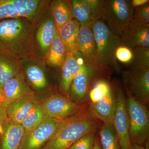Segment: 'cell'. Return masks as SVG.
<instances>
[{"instance_id": "cell-1", "label": "cell", "mask_w": 149, "mask_h": 149, "mask_svg": "<svg viewBox=\"0 0 149 149\" xmlns=\"http://www.w3.org/2000/svg\"><path fill=\"white\" fill-rule=\"evenodd\" d=\"M34 24L27 19L0 20V53L20 60L34 56Z\"/></svg>"}, {"instance_id": "cell-2", "label": "cell", "mask_w": 149, "mask_h": 149, "mask_svg": "<svg viewBox=\"0 0 149 149\" xmlns=\"http://www.w3.org/2000/svg\"><path fill=\"white\" fill-rule=\"evenodd\" d=\"M98 127L97 120L83 107L76 114L63 120L43 149H68L77 139L96 131Z\"/></svg>"}, {"instance_id": "cell-3", "label": "cell", "mask_w": 149, "mask_h": 149, "mask_svg": "<svg viewBox=\"0 0 149 149\" xmlns=\"http://www.w3.org/2000/svg\"><path fill=\"white\" fill-rule=\"evenodd\" d=\"M92 27L96 44L97 67L101 70L112 67L118 71L115 52L122 44L120 37L112 32L101 19L93 22Z\"/></svg>"}, {"instance_id": "cell-4", "label": "cell", "mask_w": 149, "mask_h": 149, "mask_svg": "<svg viewBox=\"0 0 149 149\" xmlns=\"http://www.w3.org/2000/svg\"><path fill=\"white\" fill-rule=\"evenodd\" d=\"M133 9L130 0H99L98 19L120 36L131 23Z\"/></svg>"}, {"instance_id": "cell-5", "label": "cell", "mask_w": 149, "mask_h": 149, "mask_svg": "<svg viewBox=\"0 0 149 149\" xmlns=\"http://www.w3.org/2000/svg\"><path fill=\"white\" fill-rule=\"evenodd\" d=\"M128 93L125 106L129 123V136L131 144L143 146L149 139V113L146 106Z\"/></svg>"}, {"instance_id": "cell-6", "label": "cell", "mask_w": 149, "mask_h": 149, "mask_svg": "<svg viewBox=\"0 0 149 149\" xmlns=\"http://www.w3.org/2000/svg\"><path fill=\"white\" fill-rule=\"evenodd\" d=\"M49 1L34 23L33 43L34 56L45 61L55 36L56 27L49 7Z\"/></svg>"}, {"instance_id": "cell-7", "label": "cell", "mask_w": 149, "mask_h": 149, "mask_svg": "<svg viewBox=\"0 0 149 149\" xmlns=\"http://www.w3.org/2000/svg\"><path fill=\"white\" fill-rule=\"evenodd\" d=\"M127 93L147 106L149 102V68H129L122 74Z\"/></svg>"}, {"instance_id": "cell-8", "label": "cell", "mask_w": 149, "mask_h": 149, "mask_svg": "<svg viewBox=\"0 0 149 149\" xmlns=\"http://www.w3.org/2000/svg\"><path fill=\"white\" fill-rule=\"evenodd\" d=\"M63 120L48 117L28 134L24 135L20 149H43Z\"/></svg>"}, {"instance_id": "cell-9", "label": "cell", "mask_w": 149, "mask_h": 149, "mask_svg": "<svg viewBox=\"0 0 149 149\" xmlns=\"http://www.w3.org/2000/svg\"><path fill=\"white\" fill-rule=\"evenodd\" d=\"M116 107L112 123L117 135L121 149H131L132 144L129 136V123L125 106V98L122 89L116 88Z\"/></svg>"}, {"instance_id": "cell-10", "label": "cell", "mask_w": 149, "mask_h": 149, "mask_svg": "<svg viewBox=\"0 0 149 149\" xmlns=\"http://www.w3.org/2000/svg\"><path fill=\"white\" fill-rule=\"evenodd\" d=\"M49 117L64 120L76 114L83 107L65 96L54 93L42 102Z\"/></svg>"}, {"instance_id": "cell-11", "label": "cell", "mask_w": 149, "mask_h": 149, "mask_svg": "<svg viewBox=\"0 0 149 149\" xmlns=\"http://www.w3.org/2000/svg\"><path fill=\"white\" fill-rule=\"evenodd\" d=\"M20 67L28 83L36 91L44 90L49 86L45 72V61L35 56H29L19 60Z\"/></svg>"}, {"instance_id": "cell-12", "label": "cell", "mask_w": 149, "mask_h": 149, "mask_svg": "<svg viewBox=\"0 0 149 149\" xmlns=\"http://www.w3.org/2000/svg\"><path fill=\"white\" fill-rule=\"evenodd\" d=\"M101 71L97 68L85 64L83 69L72 80L70 87L68 97L81 105L88 97L91 85Z\"/></svg>"}, {"instance_id": "cell-13", "label": "cell", "mask_w": 149, "mask_h": 149, "mask_svg": "<svg viewBox=\"0 0 149 149\" xmlns=\"http://www.w3.org/2000/svg\"><path fill=\"white\" fill-rule=\"evenodd\" d=\"M92 23L80 25L77 37V47L86 65L98 68Z\"/></svg>"}, {"instance_id": "cell-14", "label": "cell", "mask_w": 149, "mask_h": 149, "mask_svg": "<svg viewBox=\"0 0 149 149\" xmlns=\"http://www.w3.org/2000/svg\"><path fill=\"white\" fill-rule=\"evenodd\" d=\"M85 64L83 57L78 52L74 56L68 54L64 63L61 67L60 89L62 93L68 97L72 80L83 69Z\"/></svg>"}, {"instance_id": "cell-15", "label": "cell", "mask_w": 149, "mask_h": 149, "mask_svg": "<svg viewBox=\"0 0 149 149\" xmlns=\"http://www.w3.org/2000/svg\"><path fill=\"white\" fill-rule=\"evenodd\" d=\"M119 37L122 45L132 49L136 47L149 48V24L131 22Z\"/></svg>"}, {"instance_id": "cell-16", "label": "cell", "mask_w": 149, "mask_h": 149, "mask_svg": "<svg viewBox=\"0 0 149 149\" xmlns=\"http://www.w3.org/2000/svg\"><path fill=\"white\" fill-rule=\"evenodd\" d=\"M99 0H71L70 7L72 19L80 25L92 23L98 19L97 10Z\"/></svg>"}, {"instance_id": "cell-17", "label": "cell", "mask_w": 149, "mask_h": 149, "mask_svg": "<svg viewBox=\"0 0 149 149\" xmlns=\"http://www.w3.org/2000/svg\"><path fill=\"white\" fill-rule=\"evenodd\" d=\"M2 90L6 102L8 104L24 96L35 95L25 80L22 70L16 76L5 83Z\"/></svg>"}, {"instance_id": "cell-18", "label": "cell", "mask_w": 149, "mask_h": 149, "mask_svg": "<svg viewBox=\"0 0 149 149\" xmlns=\"http://www.w3.org/2000/svg\"><path fill=\"white\" fill-rule=\"evenodd\" d=\"M40 101L34 95L24 96L8 104L7 113L9 119L16 124L21 125Z\"/></svg>"}, {"instance_id": "cell-19", "label": "cell", "mask_w": 149, "mask_h": 149, "mask_svg": "<svg viewBox=\"0 0 149 149\" xmlns=\"http://www.w3.org/2000/svg\"><path fill=\"white\" fill-rule=\"evenodd\" d=\"M115 107V93L113 90L98 102L90 103L88 110L92 117L106 124L112 123Z\"/></svg>"}, {"instance_id": "cell-20", "label": "cell", "mask_w": 149, "mask_h": 149, "mask_svg": "<svg viewBox=\"0 0 149 149\" xmlns=\"http://www.w3.org/2000/svg\"><path fill=\"white\" fill-rule=\"evenodd\" d=\"M24 134L22 125L16 124L8 118L1 135L0 149H20Z\"/></svg>"}, {"instance_id": "cell-21", "label": "cell", "mask_w": 149, "mask_h": 149, "mask_svg": "<svg viewBox=\"0 0 149 149\" xmlns=\"http://www.w3.org/2000/svg\"><path fill=\"white\" fill-rule=\"evenodd\" d=\"M47 1L43 0H12V3L21 17L35 23Z\"/></svg>"}, {"instance_id": "cell-22", "label": "cell", "mask_w": 149, "mask_h": 149, "mask_svg": "<svg viewBox=\"0 0 149 149\" xmlns=\"http://www.w3.org/2000/svg\"><path fill=\"white\" fill-rule=\"evenodd\" d=\"M80 24L74 19L65 24L58 31L68 54L75 55L78 53L77 40Z\"/></svg>"}, {"instance_id": "cell-23", "label": "cell", "mask_w": 149, "mask_h": 149, "mask_svg": "<svg viewBox=\"0 0 149 149\" xmlns=\"http://www.w3.org/2000/svg\"><path fill=\"white\" fill-rule=\"evenodd\" d=\"M49 7L58 31L65 24L72 20L70 1H49Z\"/></svg>"}, {"instance_id": "cell-24", "label": "cell", "mask_w": 149, "mask_h": 149, "mask_svg": "<svg viewBox=\"0 0 149 149\" xmlns=\"http://www.w3.org/2000/svg\"><path fill=\"white\" fill-rule=\"evenodd\" d=\"M67 53L57 29L53 41L49 49L45 62L53 68H61L65 60Z\"/></svg>"}, {"instance_id": "cell-25", "label": "cell", "mask_w": 149, "mask_h": 149, "mask_svg": "<svg viewBox=\"0 0 149 149\" xmlns=\"http://www.w3.org/2000/svg\"><path fill=\"white\" fill-rule=\"evenodd\" d=\"M21 71L19 60L0 53V88L8 80L15 77Z\"/></svg>"}, {"instance_id": "cell-26", "label": "cell", "mask_w": 149, "mask_h": 149, "mask_svg": "<svg viewBox=\"0 0 149 149\" xmlns=\"http://www.w3.org/2000/svg\"><path fill=\"white\" fill-rule=\"evenodd\" d=\"M48 117L42 103L39 102L22 123L21 125L24 130V135L31 132Z\"/></svg>"}, {"instance_id": "cell-27", "label": "cell", "mask_w": 149, "mask_h": 149, "mask_svg": "<svg viewBox=\"0 0 149 149\" xmlns=\"http://www.w3.org/2000/svg\"><path fill=\"white\" fill-rule=\"evenodd\" d=\"M99 134L102 149H121L112 123L104 124Z\"/></svg>"}, {"instance_id": "cell-28", "label": "cell", "mask_w": 149, "mask_h": 149, "mask_svg": "<svg viewBox=\"0 0 149 149\" xmlns=\"http://www.w3.org/2000/svg\"><path fill=\"white\" fill-rule=\"evenodd\" d=\"M112 88L110 83L105 79H95L93 82L88 92V97L90 103H95L107 95L111 91Z\"/></svg>"}, {"instance_id": "cell-29", "label": "cell", "mask_w": 149, "mask_h": 149, "mask_svg": "<svg viewBox=\"0 0 149 149\" xmlns=\"http://www.w3.org/2000/svg\"><path fill=\"white\" fill-rule=\"evenodd\" d=\"M133 60L130 68H149V48L136 47L133 49Z\"/></svg>"}, {"instance_id": "cell-30", "label": "cell", "mask_w": 149, "mask_h": 149, "mask_svg": "<svg viewBox=\"0 0 149 149\" xmlns=\"http://www.w3.org/2000/svg\"><path fill=\"white\" fill-rule=\"evenodd\" d=\"M21 17L12 0H0V20Z\"/></svg>"}, {"instance_id": "cell-31", "label": "cell", "mask_w": 149, "mask_h": 149, "mask_svg": "<svg viewBox=\"0 0 149 149\" xmlns=\"http://www.w3.org/2000/svg\"><path fill=\"white\" fill-rule=\"evenodd\" d=\"M132 23L149 24V2L133 9Z\"/></svg>"}, {"instance_id": "cell-32", "label": "cell", "mask_w": 149, "mask_h": 149, "mask_svg": "<svg viewBox=\"0 0 149 149\" xmlns=\"http://www.w3.org/2000/svg\"><path fill=\"white\" fill-rule=\"evenodd\" d=\"M96 131H93L77 139L68 149H93L95 146Z\"/></svg>"}, {"instance_id": "cell-33", "label": "cell", "mask_w": 149, "mask_h": 149, "mask_svg": "<svg viewBox=\"0 0 149 149\" xmlns=\"http://www.w3.org/2000/svg\"><path fill=\"white\" fill-rule=\"evenodd\" d=\"M133 57L132 49L124 45H120L115 52V58L117 61H119L123 64L130 65Z\"/></svg>"}, {"instance_id": "cell-34", "label": "cell", "mask_w": 149, "mask_h": 149, "mask_svg": "<svg viewBox=\"0 0 149 149\" xmlns=\"http://www.w3.org/2000/svg\"><path fill=\"white\" fill-rule=\"evenodd\" d=\"M8 105L7 102L0 104V135L3 133L4 125L8 118L7 113V108Z\"/></svg>"}, {"instance_id": "cell-35", "label": "cell", "mask_w": 149, "mask_h": 149, "mask_svg": "<svg viewBox=\"0 0 149 149\" xmlns=\"http://www.w3.org/2000/svg\"><path fill=\"white\" fill-rule=\"evenodd\" d=\"M130 1L133 8L141 6L149 2V0H131Z\"/></svg>"}, {"instance_id": "cell-36", "label": "cell", "mask_w": 149, "mask_h": 149, "mask_svg": "<svg viewBox=\"0 0 149 149\" xmlns=\"http://www.w3.org/2000/svg\"><path fill=\"white\" fill-rule=\"evenodd\" d=\"M93 149H102L101 145L100 143V139L97 137H96L95 141V146Z\"/></svg>"}, {"instance_id": "cell-37", "label": "cell", "mask_w": 149, "mask_h": 149, "mask_svg": "<svg viewBox=\"0 0 149 149\" xmlns=\"http://www.w3.org/2000/svg\"><path fill=\"white\" fill-rule=\"evenodd\" d=\"M6 102L5 97L2 89L0 88V104Z\"/></svg>"}, {"instance_id": "cell-38", "label": "cell", "mask_w": 149, "mask_h": 149, "mask_svg": "<svg viewBox=\"0 0 149 149\" xmlns=\"http://www.w3.org/2000/svg\"><path fill=\"white\" fill-rule=\"evenodd\" d=\"M131 149H145L143 146H139V145L133 144L132 145Z\"/></svg>"}, {"instance_id": "cell-39", "label": "cell", "mask_w": 149, "mask_h": 149, "mask_svg": "<svg viewBox=\"0 0 149 149\" xmlns=\"http://www.w3.org/2000/svg\"><path fill=\"white\" fill-rule=\"evenodd\" d=\"M143 147L145 149H149V139L145 142Z\"/></svg>"}]
</instances>
